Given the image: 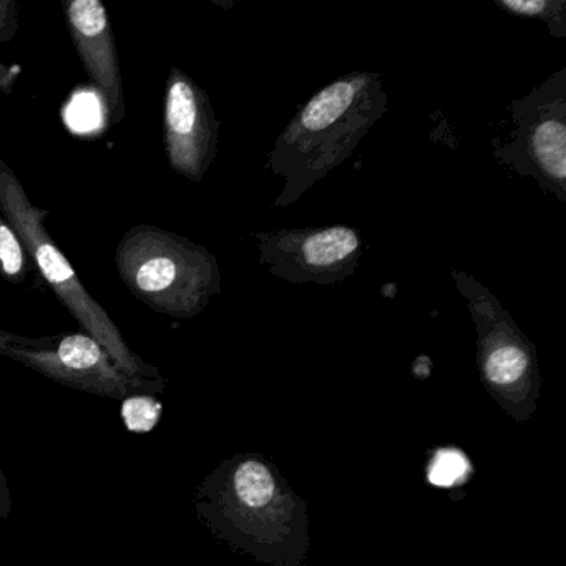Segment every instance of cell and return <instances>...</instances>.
Returning a JSON list of instances; mask_svg holds the SVG:
<instances>
[{
    "label": "cell",
    "mask_w": 566,
    "mask_h": 566,
    "mask_svg": "<svg viewBox=\"0 0 566 566\" xmlns=\"http://www.w3.org/2000/svg\"><path fill=\"white\" fill-rule=\"evenodd\" d=\"M0 356L15 360L71 389L124 400L135 394L164 392L167 380L134 379L117 369L88 334L29 337L0 331Z\"/></svg>",
    "instance_id": "cell-7"
},
{
    "label": "cell",
    "mask_w": 566,
    "mask_h": 566,
    "mask_svg": "<svg viewBox=\"0 0 566 566\" xmlns=\"http://www.w3.org/2000/svg\"><path fill=\"white\" fill-rule=\"evenodd\" d=\"M387 112L382 75L350 72L300 105L274 142L266 167L284 180L274 207H290L349 160Z\"/></svg>",
    "instance_id": "cell-2"
},
{
    "label": "cell",
    "mask_w": 566,
    "mask_h": 566,
    "mask_svg": "<svg viewBox=\"0 0 566 566\" xmlns=\"http://www.w3.org/2000/svg\"><path fill=\"white\" fill-rule=\"evenodd\" d=\"M65 25L85 74L107 108L112 125L127 117L120 59L111 15L101 0H64Z\"/></svg>",
    "instance_id": "cell-10"
},
{
    "label": "cell",
    "mask_w": 566,
    "mask_h": 566,
    "mask_svg": "<svg viewBox=\"0 0 566 566\" xmlns=\"http://www.w3.org/2000/svg\"><path fill=\"white\" fill-rule=\"evenodd\" d=\"M472 473V463L462 450L455 447H443L430 459L427 479L440 489H452L465 482Z\"/></svg>",
    "instance_id": "cell-13"
},
{
    "label": "cell",
    "mask_w": 566,
    "mask_h": 566,
    "mask_svg": "<svg viewBox=\"0 0 566 566\" xmlns=\"http://www.w3.org/2000/svg\"><path fill=\"white\" fill-rule=\"evenodd\" d=\"M512 18L542 21L552 38L566 39V0H493Z\"/></svg>",
    "instance_id": "cell-11"
},
{
    "label": "cell",
    "mask_w": 566,
    "mask_h": 566,
    "mask_svg": "<svg viewBox=\"0 0 566 566\" xmlns=\"http://www.w3.org/2000/svg\"><path fill=\"white\" fill-rule=\"evenodd\" d=\"M195 512L234 552L271 566H301L310 552L306 502L256 453L221 462L195 495Z\"/></svg>",
    "instance_id": "cell-1"
},
{
    "label": "cell",
    "mask_w": 566,
    "mask_h": 566,
    "mask_svg": "<svg viewBox=\"0 0 566 566\" xmlns=\"http://www.w3.org/2000/svg\"><path fill=\"white\" fill-rule=\"evenodd\" d=\"M253 237L261 264L290 284L343 283L359 268L367 248L360 231L347 224L286 228Z\"/></svg>",
    "instance_id": "cell-8"
},
{
    "label": "cell",
    "mask_w": 566,
    "mask_h": 566,
    "mask_svg": "<svg viewBox=\"0 0 566 566\" xmlns=\"http://www.w3.org/2000/svg\"><path fill=\"white\" fill-rule=\"evenodd\" d=\"M115 268L138 301L171 319H193L221 293L217 256L155 224H137L120 238Z\"/></svg>",
    "instance_id": "cell-3"
},
{
    "label": "cell",
    "mask_w": 566,
    "mask_h": 566,
    "mask_svg": "<svg viewBox=\"0 0 566 566\" xmlns=\"http://www.w3.org/2000/svg\"><path fill=\"white\" fill-rule=\"evenodd\" d=\"M510 142L493 148L496 161L566 201V67L509 107Z\"/></svg>",
    "instance_id": "cell-6"
},
{
    "label": "cell",
    "mask_w": 566,
    "mask_h": 566,
    "mask_svg": "<svg viewBox=\"0 0 566 566\" xmlns=\"http://www.w3.org/2000/svg\"><path fill=\"white\" fill-rule=\"evenodd\" d=\"M0 213L12 224L32 264L54 291L65 310L74 316L85 334L97 340L118 370L134 379H165L158 367L145 363L128 346L107 311L91 296L81 277L64 256L45 227L51 211L32 203L18 174L0 158Z\"/></svg>",
    "instance_id": "cell-4"
},
{
    "label": "cell",
    "mask_w": 566,
    "mask_h": 566,
    "mask_svg": "<svg viewBox=\"0 0 566 566\" xmlns=\"http://www.w3.org/2000/svg\"><path fill=\"white\" fill-rule=\"evenodd\" d=\"M164 403L150 394H135L122 400V419L134 433H147L160 422Z\"/></svg>",
    "instance_id": "cell-14"
},
{
    "label": "cell",
    "mask_w": 566,
    "mask_h": 566,
    "mask_svg": "<svg viewBox=\"0 0 566 566\" xmlns=\"http://www.w3.org/2000/svg\"><path fill=\"white\" fill-rule=\"evenodd\" d=\"M220 142V120L207 91L187 72L171 67L165 84L164 148L175 174L201 184Z\"/></svg>",
    "instance_id": "cell-9"
},
{
    "label": "cell",
    "mask_w": 566,
    "mask_h": 566,
    "mask_svg": "<svg viewBox=\"0 0 566 566\" xmlns=\"http://www.w3.org/2000/svg\"><path fill=\"white\" fill-rule=\"evenodd\" d=\"M12 510L11 493H9L8 480L0 470V516H9Z\"/></svg>",
    "instance_id": "cell-17"
},
{
    "label": "cell",
    "mask_w": 566,
    "mask_h": 566,
    "mask_svg": "<svg viewBox=\"0 0 566 566\" xmlns=\"http://www.w3.org/2000/svg\"><path fill=\"white\" fill-rule=\"evenodd\" d=\"M21 28L18 0H0V45L14 41Z\"/></svg>",
    "instance_id": "cell-15"
},
{
    "label": "cell",
    "mask_w": 566,
    "mask_h": 566,
    "mask_svg": "<svg viewBox=\"0 0 566 566\" xmlns=\"http://www.w3.org/2000/svg\"><path fill=\"white\" fill-rule=\"evenodd\" d=\"M452 276L475 324L483 386L510 417L525 422L535 412L542 386L535 344L492 291L457 268H452Z\"/></svg>",
    "instance_id": "cell-5"
},
{
    "label": "cell",
    "mask_w": 566,
    "mask_h": 566,
    "mask_svg": "<svg viewBox=\"0 0 566 566\" xmlns=\"http://www.w3.org/2000/svg\"><path fill=\"white\" fill-rule=\"evenodd\" d=\"M32 270V261L18 231L0 213V277L11 284H22Z\"/></svg>",
    "instance_id": "cell-12"
},
{
    "label": "cell",
    "mask_w": 566,
    "mask_h": 566,
    "mask_svg": "<svg viewBox=\"0 0 566 566\" xmlns=\"http://www.w3.org/2000/svg\"><path fill=\"white\" fill-rule=\"evenodd\" d=\"M19 75H21V67L19 65L0 64V92L8 95L12 94Z\"/></svg>",
    "instance_id": "cell-16"
}]
</instances>
